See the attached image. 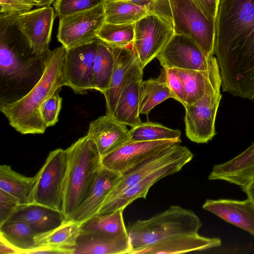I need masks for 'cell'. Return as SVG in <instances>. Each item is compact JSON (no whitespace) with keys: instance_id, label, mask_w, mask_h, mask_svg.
<instances>
[{"instance_id":"1","label":"cell","mask_w":254,"mask_h":254,"mask_svg":"<svg viewBox=\"0 0 254 254\" xmlns=\"http://www.w3.org/2000/svg\"><path fill=\"white\" fill-rule=\"evenodd\" d=\"M214 55L224 92L254 99V0H219Z\"/></svg>"},{"instance_id":"2","label":"cell","mask_w":254,"mask_h":254,"mask_svg":"<svg viewBox=\"0 0 254 254\" xmlns=\"http://www.w3.org/2000/svg\"><path fill=\"white\" fill-rule=\"evenodd\" d=\"M12 17L0 19V106L27 94L45 69L46 55L34 53Z\"/></svg>"},{"instance_id":"3","label":"cell","mask_w":254,"mask_h":254,"mask_svg":"<svg viewBox=\"0 0 254 254\" xmlns=\"http://www.w3.org/2000/svg\"><path fill=\"white\" fill-rule=\"evenodd\" d=\"M66 48L62 45L47 53L43 74L25 96L12 103L0 106V112L9 124L22 134H43L47 128L40 112L43 103L63 86H66L64 63Z\"/></svg>"},{"instance_id":"4","label":"cell","mask_w":254,"mask_h":254,"mask_svg":"<svg viewBox=\"0 0 254 254\" xmlns=\"http://www.w3.org/2000/svg\"><path fill=\"white\" fill-rule=\"evenodd\" d=\"M66 150L68 164L63 213L68 221L89 194L102 165L97 146L87 134Z\"/></svg>"},{"instance_id":"5","label":"cell","mask_w":254,"mask_h":254,"mask_svg":"<svg viewBox=\"0 0 254 254\" xmlns=\"http://www.w3.org/2000/svg\"><path fill=\"white\" fill-rule=\"evenodd\" d=\"M202 225L193 211L172 205L148 219L129 224L127 227L131 247L129 254L165 240L198 234Z\"/></svg>"},{"instance_id":"6","label":"cell","mask_w":254,"mask_h":254,"mask_svg":"<svg viewBox=\"0 0 254 254\" xmlns=\"http://www.w3.org/2000/svg\"><path fill=\"white\" fill-rule=\"evenodd\" d=\"M150 8L172 24L175 34L191 38L207 59L214 56L215 20L198 0H154Z\"/></svg>"},{"instance_id":"7","label":"cell","mask_w":254,"mask_h":254,"mask_svg":"<svg viewBox=\"0 0 254 254\" xmlns=\"http://www.w3.org/2000/svg\"><path fill=\"white\" fill-rule=\"evenodd\" d=\"M67 164L66 149L58 148L49 152L44 164L36 174L34 203L63 213Z\"/></svg>"},{"instance_id":"8","label":"cell","mask_w":254,"mask_h":254,"mask_svg":"<svg viewBox=\"0 0 254 254\" xmlns=\"http://www.w3.org/2000/svg\"><path fill=\"white\" fill-rule=\"evenodd\" d=\"M221 87L219 79L209 86L200 99L184 106L186 134L191 141L206 143L215 135V119L222 97Z\"/></svg>"},{"instance_id":"9","label":"cell","mask_w":254,"mask_h":254,"mask_svg":"<svg viewBox=\"0 0 254 254\" xmlns=\"http://www.w3.org/2000/svg\"><path fill=\"white\" fill-rule=\"evenodd\" d=\"M174 34L172 24L154 12L134 23L133 44L142 68L157 58Z\"/></svg>"},{"instance_id":"10","label":"cell","mask_w":254,"mask_h":254,"mask_svg":"<svg viewBox=\"0 0 254 254\" xmlns=\"http://www.w3.org/2000/svg\"><path fill=\"white\" fill-rule=\"evenodd\" d=\"M103 3L93 8L59 18L57 38L66 49L98 39L97 33L105 22Z\"/></svg>"},{"instance_id":"11","label":"cell","mask_w":254,"mask_h":254,"mask_svg":"<svg viewBox=\"0 0 254 254\" xmlns=\"http://www.w3.org/2000/svg\"><path fill=\"white\" fill-rule=\"evenodd\" d=\"M55 17L54 8L46 6L14 16L12 19L34 53L44 56L50 50Z\"/></svg>"},{"instance_id":"12","label":"cell","mask_w":254,"mask_h":254,"mask_svg":"<svg viewBox=\"0 0 254 254\" xmlns=\"http://www.w3.org/2000/svg\"><path fill=\"white\" fill-rule=\"evenodd\" d=\"M157 58L165 68L205 70L215 57L207 59L191 38L175 34Z\"/></svg>"},{"instance_id":"13","label":"cell","mask_w":254,"mask_h":254,"mask_svg":"<svg viewBox=\"0 0 254 254\" xmlns=\"http://www.w3.org/2000/svg\"><path fill=\"white\" fill-rule=\"evenodd\" d=\"M99 39L66 49L64 70L67 86L77 94L93 89V67Z\"/></svg>"},{"instance_id":"14","label":"cell","mask_w":254,"mask_h":254,"mask_svg":"<svg viewBox=\"0 0 254 254\" xmlns=\"http://www.w3.org/2000/svg\"><path fill=\"white\" fill-rule=\"evenodd\" d=\"M190 151L188 147L181 145L180 143L174 144L155 152L132 166L121 174L116 184L104 203L112 200L153 172L180 158Z\"/></svg>"},{"instance_id":"15","label":"cell","mask_w":254,"mask_h":254,"mask_svg":"<svg viewBox=\"0 0 254 254\" xmlns=\"http://www.w3.org/2000/svg\"><path fill=\"white\" fill-rule=\"evenodd\" d=\"M193 158L190 151L180 158L153 172L143 179L118 194L112 200L104 203L97 213H108L124 209L138 198L145 199L150 188L167 176L178 173Z\"/></svg>"},{"instance_id":"16","label":"cell","mask_w":254,"mask_h":254,"mask_svg":"<svg viewBox=\"0 0 254 254\" xmlns=\"http://www.w3.org/2000/svg\"><path fill=\"white\" fill-rule=\"evenodd\" d=\"M181 140H162L149 141H130L101 158L102 165L121 174L155 152Z\"/></svg>"},{"instance_id":"17","label":"cell","mask_w":254,"mask_h":254,"mask_svg":"<svg viewBox=\"0 0 254 254\" xmlns=\"http://www.w3.org/2000/svg\"><path fill=\"white\" fill-rule=\"evenodd\" d=\"M143 69L137 58L126 77L113 115L119 122L131 127L142 123L139 104Z\"/></svg>"},{"instance_id":"18","label":"cell","mask_w":254,"mask_h":254,"mask_svg":"<svg viewBox=\"0 0 254 254\" xmlns=\"http://www.w3.org/2000/svg\"><path fill=\"white\" fill-rule=\"evenodd\" d=\"M127 126L106 114L90 123L87 134L95 143L101 158L130 142Z\"/></svg>"},{"instance_id":"19","label":"cell","mask_w":254,"mask_h":254,"mask_svg":"<svg viewBox=\"0 0 254 254\" xmlns=\"http://www.w3.org/2000/svg\"><path fill=\"white\" fill-rule=\"evenodd\" d=\"M226 222L254 236V201L207 199L202 206Z\"/></svg>"},{"instance_id":"20","label":"cell","mask_w":254,"mask_h":254,"mask_svg":"<svg viewBox=\"0 0 254 254\" xmlns=\"http://www.w3.org/2000/svg\"><path fill=\"white\" fill-rule=\"evenodd\" d=\"M254 176V142L234 158L214 165L208 176V179L225 181L242 189Z\"/></svg>"},{"instance_id":"21","label":"cell","mask_w":254,"mask_h":254,"mask_svg":"<svg viewBox=\"0 0 254 254\" xmlns=\"http://www.w3.org/2000/svg\"><path fill=\"white\" fill-rule=\"evenodd\" d=\"M120 175L102 166L89 194L74 213L71 220L81 223L97 213L116 184Z\"/></svg>"},{"instance_id":"22","label":"cell","mask_w":254,"mask_h":254,"mask_svg":"<svg viewBox=\"0 0 254 254\" xmlns=\"http://www.w3.org/2000/svg\"><path fill=\"white\" fill-rule=\"evenodd\" d=\"M112 47L114 67L109 88L103 94L106 100V115L113 117L126 77L138 58L133 44L126 47Z\"/></svg>"},{"instance_id":"23","label":"cell","mask_w":254,"mask_h":254,"mask_svg":"<svg viewBox=\"0 0 254 254\" xmlns=\"http://www.w3.org/2000/svg\"><path fill=\"white\" fill-rule=\"evenodd\" d=\"M221 245L218 238H207L199 234L165 240L136 251L134 254H179L201 251Z\"/></svg>"},{"instance_id":"24","label":"cell","mask_w":254,"mask_h":254,"mask_svg":"<svg viewBox=\"0 0 254 254\" xmlns=\"http://www.w3.org/2000/svg\"><path fill=\"white\" fill-rule=\"evenodd\" d=\"M16 220L28 224L37 235L51 231L67 221L62 212L36 203L24 205L7 221Z\"/></svg>"},{"instance_id":"25","label":"cell","mask_w":254,"mask_h":254,"mask_svg":"<svg viewBox=\"0 0 254 254\" xmlns=\"http://www.w3.org/2000/svg\"><path fill=\"white\" fill-rule=\"evenodd\" d=\"M182 79L185 94V105L200 99L207 88L215 81L221 79L216 58L207 70H189L176 68Z\"/></svg>"},{"instance_id":"26","label":"cell","mask_w":254,"mask_h":254,"mask_svg":"<svg viewBox=\"0 0 254 254\" xmlns=\"http://www.w3.org/2000/svg\"><path fill=\"white\" fill-rule=\"evenodd\" d=\"M72 254H129V238L96 234L80 235Z\"/></svg>"},{"instance_id":"27","label":"cell","mask_w":254,"mask_h":254,"mask_svg":"<svg viewBox=\"0 0 254 254\" xmlns=\"http://www.w3.org/2000/svg\"><path fill=\"white\" fill-rule=\"evenodd\" d=\"M123 210L96 213L80 223V235L96 234L129 238L123 218Z\"/></svg>"},{"instance_id":"28","label":"cell","mask_w":254,"mask_h":254,"mask_svg":"<svg viewBox=\"0 0 254 254\" xmlns=\"http://www.w3.org/2000/svg\"><path fill=\"white\" fill-rule=\"evenodd\" d=\"M36 180V175L26 177L14 171L10 166H0V189L16 197L21 204L34 203Z\"/></svg>"},{"instance_id":"29","label":"cell","mask_w":254,"mask_h":254,"mask_svg":"<svg viewBox=\"0 0 254 254\" xmlns=\"http://www.w3.org/2000/svg\"><path fill=\"white\" fill-rule=\"evenodd\" d=\"M170 98L176 100L167 83L166 69L162 67L158 77L141 81L140 115H145L148 117L150 112L155 106Z\"/></svg>"},{"instance_id":"30","label":"cell","mask_w":254,"mask_h":254,"mask_svg":"<svg viewBox=\"0 0 254 254\" xmlns=\"http://www.w3.org/2000/svg\"><path fill=\"white\" fill-rule=\"evenodd\" d=\"M105 22L133 24L152 12L148 5H142L124 0H105Z\"/></svg>"},{"instance_id":"31","label":"cell","mask_w":254,"mask_h":254,"mask_svg":"<svg viewBox=\"0 0 254 254\" xmlns=\"http://www.w3.org/2000/svg\"><path fill=\"white\" fill-rule=\"evenodd\" d=\"M80 223L65 221L49 232L37 234L34 240L37 246L57 249H72L77 244L80 233Z\"/></svg>"},{"instance_id":"32","label":"cell","mask_w":254,"mask_h":254,"mask_svg":"<svg viewBox=\"0 0 254 254\" xmlns=\"http://www.w3.org/2000/svg\"><path fill=\"white\" fill-rule=\"evenodd\" d=\"M0 237L17 249L19 254H29L37 248V235L30 225L22 221H7L0 225Z\"/></svg>"},{"instance_id":"33","label":"cell","mask_w":254,"mask_h":254,"mask_svg":"<svg viewBox=\"0 0 254 254\" xmlns=\"http://www.w3.org/2000/svg\"><path fill=\"white\" fill-rule=\"evenodd\" d=\"M114 63L112 47L99 39L93 67V89L103 94L108 89Z\"/></svg>"},{"instance_id":"34","label":"cell","mask_w":254,"mask_h":254,"mask_svg":"<svg viewBox=\"0 0 254 254\" xmlns=\"http://www.w3.org/2000/svg\"><path fill=\"white\" fill-rule=\"evenodd\" d=\"M181 132L150 122L141 123L129 129L130 141L181 140Z\"/></svg>"},{"instance_id":"35","label":"cell","mask_w":254,"mask_h":254,"mask_svg":"<svg viewBox=\"0 0 254 254\" xmlns=\"http://www.w3.org/2000/svg\"><path fill=\"white\" fill-rule=\"evenodd\" d=\"M97 37L113 47H127L133 42L134 23L126 24L104 22L98 32Z\"/></svg>"},{"instance_id":"36","label":"cell","mask_w":254,"mask_h":254,"mask_svg":"<svg viewBox=\"0 0 254 254\" xmlns=\"http://www.w3.org/2000/svg\"><path fill=\"white\" fill-rule=\"evenodd\" d=\"M105 0H56L53 4L56 16L59 18L93 8Z\"/></svg>"},{"instance_id":"37","label":"cell","mask_w":254,"mask_h":254,"mask_svg":"<svg viewBox=\"0 0 254 254\" xmlns=\"http://www.w3.org/2000/svg\"><path fill=\"white\" fill-rule=\"evenodd\" d=\"M57 91L42 103L40 108L41 118L47 127L54 126L58 122L62 107V98Z\"/></svg>"},{"instance_id":"38","label":"cell","mask_w":254,"mask_h":254,"mask_svg":"<svg viewBox=\"0 0 254 254\" xmlns=\"http://www.w3.org/2000/svg\"><path fill=\"white\" fill-rule=\"evenodd\" d=\"M0 19H2L29 11L38 4L33 0H0Z\"/></svg>"},{"instance_id":"39","label":"cell","mask_w":254,"mask_h":254,"mask_svg":"<svg viewBox=\"0 0 254 254\" xmlns=\"http://www.w3.org/2000/svg\"><path fill=\"white\" fill-rule=\"evenodd\" d=\"M24 205L16 197L0 189V225L7 221Z\"/></svg>"},{"instance_id":"40","label":"cell","mask_w":254,"mask_h":254,"mask_svg":"<svg viewBox=\"0 0 254 254\" xmlns=\"http://www.w3.org/2000/svg\"><path fill=\"white\" fill-rule=\"evenodd\" d=\"M165 69L167 83L176 97V100L184 106L185 94L184 87L178 72L176 68H165Z\"/></svg>"},{"instance_id":"41","label":"cell","mask_w":254,"mask_h":254,"mask_svg":"<svg viewBox=\"0 0 254 254\" xmlns=\"http://www.w3.org/2000/svg\"><path fill=\"white\" fill-rule=\"evenodd\" d=\"M198 0L207 16L215 20L219 0Z\"/></svg>"},{"instance_id":"42","label":"cell","mask_w":254,"mask_h":254,"mask_svg":"<svg viewBox=\"0 0 254 254\" xmlns=\"http://www.w3.org/2000/svg\"><path fill=\"white\" fill-rule=\"evenodd\" d=\"M73 249H57L39 247L29 253V254H72Z\"/></svg>"},{"instance_id":"43","label":"cell","mask_w":254,"mask_h":254,"mask_svg":"<svg viewBox=\"0 0 254 254\" xmlns=\"http://www.w3.org/2000/svg\"><path fill=\"white\" fill-rule=\"evenodd\" d=\"M0 254H19V251L0 237Z\"/></svg>"},{"instance_id":"44","label":"cell","mask_w":254,"mask_h":254,"mask_svg":"<svg viewBox=\"0 0 254 254\" xmlns=\"http://www.w3.org/2000/svg\"><path fill=\"white\" fill-rule=\"evenodd\" d=\"M242 190L247 195L248 197L254 201V176L248 184L242 188Z\"/></svg>"},{"instance_id":"45","label":"cell","mask_w":254,"mask_h":254,"mask_svg":"<svg viewBox=\"0 0 254 254\" xmlns=\"http://www.w3.org/2000/svg\"><path fill=\"white\" fill-rule=\"evenodd\" d=\"M36 2L39 7L50 6V5L54 2L56 0H33Z\"/></svg>"},{"instance_id":"46","label":"cell","mask_w":254,"mask_h":254,"mask_svg":"<svg viewBox=\"0 0 254 254\" xmlns=\"http://www.w3.org/2000/svg\"><path fill=\"white\" fill-rule=\"evenodd\" d=\"M137 4L150 6V3L154 0H124Z\"/></svg>"}]
</instances>
